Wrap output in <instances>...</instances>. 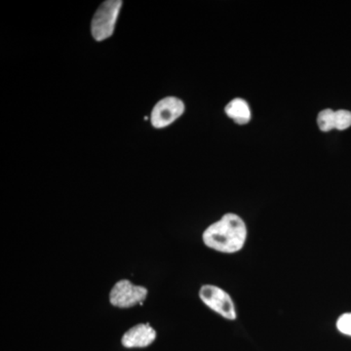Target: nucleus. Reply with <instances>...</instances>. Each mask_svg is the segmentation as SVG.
Wrapping results in <instances>:
<instances>
[{"mask_svg":"<svg viewBox=\"0 0 351 351\" xmlns=\"http://www.w3.org/2000/svg\"><path fill=\"white\" fill-rule=\"evenodd\" d=\"M208 248L221 253H237L243 248L247 239V228L239 215H223L219 221L208 226L202 235Z\"/></svg>","mask_w":351,"mask_h":351,"instance_id":"1","label":"nucleus"},{"mask_svg":"<svg viewBox=\"0 0 351 351\" xmlns=\"http://www.w3.org/2000/svg\"><path fill=\"white\" fill-rule=\"evenodd\" d=\"M121 7L122 1L120 0H108L99 7L91 23L92 36L95 40H106L112 36Z\"/></svg>","mask_w":351,"mask_h":351,"instance_id":"2","label":"nucleus"},{"mask_svg":"<svg viewBox=\"0 0 351 351\" xmlns=\"http://www.w3.org/2000/svg\"><path fill=\"white\" fill-rule=\"evenodd\" d=\"M147 289L122 279L113 285L110 292V302L119 308H129L141 304L147 299Z\"/></svg>","mask_w":351,"mask_h":351,"instance_id":"3","label":"nucleus"},{"mask_svg":"<svg viewBox=\"0 0 351 351\" xmlns=\"http://www.w3.org/2000/svg\"><path fill=\"white\" fill-rule=\"evenodd\" d=\"M201 301L221 317L228 320L237 319V311L230 295L223 289L214 285H204L200 288Z\"/></svg>","mask_w":351,"mask_h":351,"instance_id":"4","label":"nucleus"},{"mask_svg":"<svg viewBox=\"0 0 351 351\" xmlns=\"http://www.w3.org/2000/svg\"><path fill=\"white\" fill-rule=\"evenodd\" d=\"M184 112V101L176 97H166L154 106L151 121L154 128L162 129L171 125Z\"/></svg>","mask_w":351,"mask_h":351,"instance_id":"5","label":"nucleus"},{"mask_svg":"<svg viewBox=\"0 0 351 351\" xmlns=\"http://www.w3.org/2000/svg\"><path fill=\"white\" fill-rule=\"evenodd\" d=\"M156 332L149 324H138L132 327L122 337L121 343L124 348H147L154 343Z\"/></svg>","mask_w":351,"mask_h":351,"instance_id":"6","label":"nucleus"},{"mask_svg":"<svg viewBox=\"0 0 351 351\" xmlns=\"http://www.w3.org/2000/svg\"><path fill=\"white\" fill-rule=\"evenodd\" d=\"M226 114L239 125L248 123L251 120V110L248 103L241 98H235L226 105Z\"/></svg>","mask_w":351,"mask_h":351,"instance_id":"7","label":"nucleus"},{"mask_svg":"<svg viewBox=\"0 0 351 351\" xmlns=\"http://www.w3.org/2000/svg\"><path fill=\"white\" fill-rule=\"evenodd\" d=\"M317 124L321 131L329 132L335 129V110L331 108L321 110L318 113Z\"/></svg>","mask_w":351,"mask_h":351,"instance_id":"8","label":"nucleus"},{"mask_svg":"<svg viewBox=\"0 0 351 351\" xmlns=\"http://www.w3.org/2000/svg\"><path fill=\"white\" fill-rule=\"evenodd\" d=\"M351 126V112L346 110H339L335 112V129L343 131Z\"/></svg>","mask_w":351,"mask_h":351,"instance_id":"9","label":"nucleus"},{"mask_svg":"<svg viewBox=\"0 0 351 351\" xmlns=\"http://www.w3.org/2000/svg\"><path fill=\"white\" fill-rule=\"evenodd\" d=\"M337 328L341 334L351 337V313H345L339 316L337 321Z\"/></svg>","mask_w":351,"mask_h":351,"instance_id":"10","label":"nucleus"}]
</instances>
